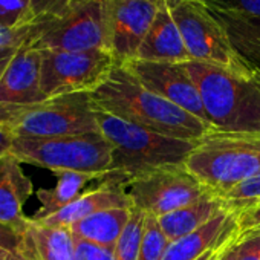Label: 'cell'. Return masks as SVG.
<instances>
[{"mask_svg": "<svg viewBox=\"0 0 260 260\" xmlns=\"http://www.w3.org/2000/svg\"><path fill=\"white\" fill-rule=\"evenodd\" d=\"M90 98L96 109L166 137L198 141L210 134L202 119L149 90L122 64L112 71Z\"/></svg>", "mask_w": 260, "mask_h": 260, "instance_id": "cell-1", "label": "cell"}, {"mask_svg": "<svg viewBox=\"0 0 260 260\" xmlns=\"http://www.w3.org/2000/svg\"><path fill=\"white\" fill-rule=\"evenodd\" d=\"M96 121L100 134L112 149V169L101 182L116 185L166 167L184 166L199 141L166 137L100 109Z\"/></svg>", "mask_w": 260, "mask_h": 260, "instance_id": "cell-2", "label": "cell"}, {"mask_svg": "<svg viewBox=\"0 0 260 260\" xmlns=\"http://www.w3.org/2000/svg\"><path fill=\"white\" fill-rule=\"evenodd\" d=\"M199 89L210 134L260 137V72L240 75L201 63H185Z\"/></svg>", "mask_w": 260, "mask_h": 260, "instance_id": "cell-3", "label": "cell"}, {"mask_svg": "<svg viewBox=\"0 0 260 260\" xmlns=\"http://www.w3.org/2000/svg\"><path fill=\"white\" fill-rule=\"evenodd\" d=\"M8 45L28 46L40 52L110 51L107 0H80L60 16L8 32Z\"/></svg>", "mask_w": 260, "mask_h": 260, "instance_id": "cell-4", "label": "cell"}, {"mask_svg": "<svg viewBox=\"0 0 260 260\" xmlns=\"http://www.w3.org/2000/svg\"><path fill=\"white\" fill-rule=\"evenodd\" d=\"M184 166L220 199L260 169V137L207 134Z\"/></svg>", "mask_w": 260, "mask_h": 260, "instance_id": "cell-5", "label": "cell"}, {"mask_svg": "<svg viewBox=\"0 0 260 260\" xmlns=\"http://www.w3.org/2000/svg\"><path fill=\"white\" fill-rule=\"evenodd\" d=\"M0 125L10 130L14 138L32 140L100 132L96 109L90 93L48 98L13 113Z\"/></svg>", "mask_w": 260, "mask_h": 260, "instance_id": "cell-6", "label": "cell"}, {"mask_svg": "<svg viewBox=\"0 0 260 260\" xmlns=\"http://www.w3.org/2000/svg\"><path fill=\"white\" fill-rule=\"evenodd\" d=\"M11 156L22 164L54 173L81 172L106 176L112 169V149L100 132L46 140L14 138Z\"/></svg>", "mask_w": 260, "mask_h": 260, "instance_id": "cell-7", "label": "cell"}, {"mask_svg": "<svg viewBox=\"0 0 260 260\" xmlns=\"http://www.w3.org/2000/svg\"><path fill=\"white\" fill-rule=\"evenodd\" d=\"M172 14L191 60L240 75L257 74L237 54L223 23L202 0L185 2L175 8Z\"/></svg>", "mask_w": 260, "mask_h": 260, "instance_id": "cell-8", "label": "cell"}, {"mask_svg": "<svg viewBox=\"0 0 260 260\" xmlns=\"http://www.w3.org/2000/svg\"><path fill=\"white\" fill-rule=\"evenodd\" d=\"M118 64L110 51H42V92L46 98L92 93Z\"/></svg>", "mask_w": 260, "mask_h": 260, "instance_id": "cell-9", "label": "cell"}, {"mask_svg": "<svg viewBox=\"0 0 260 260\" xmlns=\"http://www.w3.org/2000/svg\"><path fill=\"white\" fill-rule=\"evenodd\" d=\"M132 207L153 217H161L199 201L207 188L185 166L166 167L121 185Z\"/></svg>", "mask_w": 260, "mask_h": 260, "instance_id": "cell-10", "label": "cell"}, {"mask_svg": "<svg viewBox=\"0 0 260 260\" xmlns=\"http://www.w3.org/2000/svg\"><path fill=\"white\" fill-rule=\"evenodd\" d=\"M122 66L149 90L190 112L208 125L199 89L188 74L185 63L130 60L122 63Z\"/></svg>", "mask_w": 260, "mask_h": 260, "instance_id": "cell-11", "label": "cell"}, {"mask_svg": "<svg viewBox=\"0 0 260 260\" xmlns=\"http://www.w3.org/2000/svg\"><path fill=\"white\" fill-rule=\"evenodd\" d=\"M158 11L152 0H107L110 51L119 64L137 58Z\"/></svg>", "mask_w": 260, "mask_h": 260, "instance_id": "cell-12", "label": "cell"}, {"mask_svg": "<svg viewBox=\"0 0 260 260\" xmlns=\"http://www.w3.org/2000/svg\"><path fill=\"white\" fill-rule=\"evenodd\" d=\"M42 52L20 46L0 78V124L13 113L48 100L42 92Z\"/></svg>", "mask_w": 260, "mask_h": 260, "instance_id": "cell-13", "label": "cell"}, {"mask_svg": "<svg viewBox=\"0 0 260 260\" xmlns=\"http://www.w3.org/2000/svg\"><path fill=\"white\" fill-rule=\"evenodd\" d=\"M236 236V216L222 210L199 230L170 242L162 260H198L207 251L225 245Z\"/></svg>", "mask_w": 260, "mask_h": 260, "instance_id": "cell-14", "label": "cell"}, {"mask_svg": "<svg viewBox=\"0 0 260 260\" xmlns=\"http://www.w3.org/2000/svg\"><path fill=\"white\" fill-rule=\"evenodd\" d=\"M113 208H134L132 201L127 196L125 190L121 185L100 182L96 188H92L77 198L72 204L61 208L55 214L36 220L49 226H72L74 223L86 219L90 214H95L103 210Z\"/></svg>", "mask_w": 260, "mask_h": 260, "instance_id": "cell-15", "label": "cell"}, {"mask_svg": "<svg viewBox=\"0 0 260 260\" xmlns=\"http://www.w3.org/2000/svg\"><path fill=\"white\" fill-rule=\"evenodd\" d=\"M135 60L158 63H188L191 57L170 10H159Z\"/></svg>", "mask_w": 260, "mask_h": 260, "instance_id": "cell-16", "label": "cell"}, {"mask_svg": "<svg viewBox=\"0 0 260 260\" xmlns=\"http://www.w3.org/2000/svg\"><path fill=\"white\" fill-rule=\"evenodd\" d=\"M25 260H75L74 234L69 226H49L29 217L22 231Z\"/></svg>", "mask_w": 260, "mask_h": 260, "instance_id": "cell-17", "label": "cell"}, {"mask_svg": "<svg viewBox=\"0 0 260 260\" xmlns=\"http://www.w3.org/2000/svg\"><path fill=\"white\" fill-rule=\"evenodd\" d=\"M32 191V181L25 175L22 162L11 156L5 175L0 178V223L22 233L29 222L23 205Z\"/></svg>", "mask_w": 260, "mask_h": 260, "instance_id": "cell-18", "label": "cell"}, {"mask_svg": "<svg viewBox=\"0 0 260 260\" xmlns=\"http://www.w3.org/2000/svg\"><path fill=\"white\" fill-rule=\"evenodd\" d=\"M222 210L223 207L220 199L211 193H207L199 201L158 217V223L166 237L170 242H175L204 226Z\"/></svg>", "mask_w": 260, "mask_h": 260, "instance_id": "cell-19", "label": "cell"}, {"mask_svg": "<svg viewBox=\"0 0 260 260\" xmlns=\"http://www.w3.org/2000/svg\"><path fill=\"white\" fill-rule=\"evenodd\" d=\"M58 181L52 188L37 190V199L40 201V208L31 217L32 220H42L60 211L61 208L72 204L77 198L83 194L84 187L92 181H103V175L96 173H81V172H61L55 173Z\"/></svg>", "mask_w": 260, "mask_h": 260, "instance_id": "cell-20", "label": "cell"}, {"mask_svg": "<svg viewBox=\"0 0 260 260\" xmlns=\"http://www.w3.org/2000/svg\"><path fill=\"white\" fill-rule=\"evenodd\" d=\"M130 214H132V208L103 210L87 216L69 228L74 237L84 239L107 248H115L130 219Z\"/></svg>", "mask_w": 260, "mask_h": 260, "instance_id": "cell-21", "label": "cell"}, {"mask_svg": "<svg viewBox=\"0 0 260 260\" xmlns=\"http://www.w3.org/2000/svg\"><path fill=\"white\" fill-rule=\"evenodd\" d=\"M223 23L237 54L260 72V19H245L213 11Z\"/></svg>", "mask_w": 260, "mask_h": 260, "instance_id": "cell-22", "label": "cell"}, {"mask_svg": "<svg viewBox=\"0 0 260 260\" xmlns=\"http://www.w3.org/2000/svg\"><path fill=\"white\" fill-rule=\"evenodd\" d=\"M220 202L223 210L233 216L260 205V169L222 196Z\"/></svg>", "mask_w": 260, "mask_h": 260, "instance_id": "cell-23", "label": "cell"}, {"mask_svg": "<svg viewBox=\"0 0 260 260\" xmlns=\"http://www.w3.org/2000/svg\"><path fill=\"white\" fill-rule=\"evenodd\" d=\"M146 213L132 208L130 219L115 246V258L116 260H137L140 252V245L143 239Z\"/></svg>", "mask_w": 260, "mask_h": 260, "instance_id": "cell-24", "label": "cell"}, {"mask_svg": "<svg viewBox=\"0 0 260 260\" xmlns=\"http://www.w3.org/2000/svg\"><path fill=\"white\" fill-rule=\"evenodd\" d=\"M169 245L170 240L162 233L158 219L147 214L137 260H162Z\"/></svg>", "mask_w": 260, "mask_h": 260, "instance_id": "cell-25", "label": "cell"}, {"mask_svg": "<svg viewBox=\"0 0 260 260\" xmlns=\"http://www.w3.org/2000/svg\"><path fill=\"white\" fill-rule=\"evenodd\" d=\"M202 2L211 11L220 14L260 19V0H202Z\"/></svg>", "mask_w": 260, "mask_h": 260, "instance_id": "cell-26", "label": "cell"}, {"mask_svg": "<svg viewBox=\"0 0 260 260\" xmlns=\"http://www.w3.org/2000/svg\"><path fill=\"white\" fill-rule=\"evenodd\" d=\"M29 0H0V29L11 32L26 23Z\"/></svg>", "mask_w": 260, "mask_h": 260, "instance_id": "cell-27", "label": "cell"}, {"mask_svg": "<svg viewBox=\"0 0 260 260\" xmlns=\"http://www.w3.org/2000/svg\"><path fill=\"white\" fill-rule=\"evenodd\" d=\"M77 2H80V0H29V11L25 25L60 16Z\"/></svg>", "mask_w": 260, "mask_h": 260, "instance_id": "cell-28", "label": "cell"}, {"mask_svg": "<svg viewBox=\"0 0 260 260\" xmlns=\"http://www.w3.org/2000/svg\"><path fill=\"white\" fill-rule=\"evenodd\" d=\"M0 260H25L22 233L0 223Z\"/></svg>", "mask_w": 260, "mask_h": 260, "instance_id": "cell-29", "label": "cell"}, {"mask_svg": "<svg viewBox=\"0 0 260 260\" xmlns=\"http://www.w3.org/2000/svg\"><path fill=\"white\" fill-rule=\"evenodd\" d=\"M75 260H116L115 248H107L84 239L74 237Z\"/></svg>", "mask_w": 260, "mask_h": 260, "instance_id": "cell-30", "label": "cell"}, {"mask_svg": "<svg viewBox=\"0 0 260 260\" xmlns=\"http://www.w3.org/2000/svg\"><path fill=\"white\" fill-rule=\"evenodd\" d=\"M236 223H237V240L252 236V234H260V205L249 208L239 216H236Z\"/></svg>", "mask_w": 260, "mask_h": 260, "instance_id": "cell-31", "label": "cell"}, {"mask_svg": "<svg viewBox=\"0 0 260 260\" xmlns=\"http://www.w3.org/2000/svg\"><path fill=\"white\" fill-rule=\"evenodd\" d=\"M234 260H260V234L237 240Z\"/></svg>", "mask_w": 260, "mask_h": 260, "instance_id": "cell-32", "label": "cell"}, {"mask_svg": "<svg viewBox=\"0 0 260 260\" xmlns=\"http://www.w3.org/2000/svg\"><path fill=\"white\" fill-rule=\"evenodd\" d=\"M19 48L13 46V45H5V43H0V78L5 74L7 68L10 66L11 60L14 58L16 52Z\"/></svg>", "mask_w": 260, "mask_h": 260, "instance_id": "cell-33", "label": "cell"}, {"mask_svg": "<svg viewBox=\"0 0 260 260\" xmlns=\"http://www.w3.org/2000/svg\"><path fill=\"white\" fill-rule=\"evenodd\" d=\"M14 137L10 130L0 125V159L11 156V149H13Z\"/></svg>", "mask_w": 260, "mask_h": 260, "instance_id": "cell-34", "label": "cell"}, {"mask_svg": "<svg viewBox=\"0 0 260 260\" xmlns=\"http://www.w3.org/2000/svg\"><path fill=\"white\" fill-rule=\"evenodd\" d=\"M152 2L158 7V10H170V11H173L179 5H182L185 2H191V0H152Z\"/></svg>", "mask_w": 260, "mask_h": 260, "instance_id": "cell-35", "label": "cell"}, {"mask_svg": "<svg viewBox=\"0 0 260 260\" xmlns=\"http://www.w3.org/2000/svg\"><path fill=\"white\" fill-rule=\"evenodd\" d=\"M236 245H237V236L225 246L222 254L219 255L217 260H234L236 258Z\"/></svg>", "mask_w": 260, "mask_h": 260, "instance_id": "cell-36", "label": "cell"}, {"mask_svg": "<svg viewBox=\"0 0 260 260\" xmlns=\"http://www.w3.org/2000/svg\"><path fill=\"white\" fill-rule=\"evenodd\" d=\"M233 239H234V237H233ZM233 239H231V240H233ZM231 240H228L225 245H222V246H219V248H216V249H210V251H207V252H205L204 255H201L198 260H217V258H219V255L222 254V251L225 249V246H226Z\"/></svg>", "mask_w": 260, "mask_h": 260, "instance_id": "cell-37", "label": "cell"}, {"mask_svg": "<svg viewBox=\"0 0 260 260\" xmlns=\"http://www.w3.org/2000/svg\"><path fill=\"white\" fill-rule=\"evenodd\" d=\"M10 159H11V156H8V158H4V159H0V178H2V176L5 175V172H7V167H8V164H10Z\"/></svg>", "mask_w": 260, "mask_h": 260, "instance_id": "cell-38", "label": "cell"}]
</instances>
